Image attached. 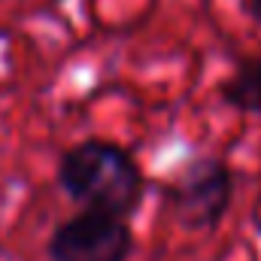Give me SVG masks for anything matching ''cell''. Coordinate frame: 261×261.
Here are the masks:
<instances>
[{"instance_id":"cell-1","label":"cell","mask_w":261,"mask_h":261,"mask_svg":"<svg viewBox=\"0 0 261 261\" xmlns=\"http://www.w3.org/2000/svg\"><path fill=\"white\" fill-rule=\"evenodd\" d=\"M58 186L76 203L116 216H134L146 195V179L130 152L110 140H82L58 161Z\"/></svg>"},{"instance_id":"cell-4","label":"cell","mask_w":261,"mask_h":261,"mask_svg":"<svg viewBox=\"0 0 261 261\" xmlns=\"http://www.w3.org/2000/svg\"><path fill=\"white\" fill-rule=\"evenodd\" d=\"M219 97H222V103L234 107L237 113L258 116L261 113V58H255V55L240 58L234 64V70L222 79Z\"/></svg>"},{"instance_id":"cell-2","label":"cell","mask_w":261,"mask_h":261,"mask_svg":"<svg viewBox=\"0 0 261 261\" xmlns=\"http://www.w3.org/2000/svg\"><path fill=\"white\" fill-rule=\"evenodd\" d=\"M234 200V173L216 155L192 158L170 182L167 203L179 228L186 231H216Z\"/></svg>"},{"instance_id":"cell-5","label":"cell","mask_w":261,"mask_h":261,"mask_svg":"<svg viewBox=\"0 0 261 261\" xmlns=\"http://www.w3.org/2000/svg\"><path fill=\"white\" fill-rule=\"evenodd\" d=\"M246 12L252 15V21L261 28V0H246Z\"/></svg>"},{"instance_id":"cell-3","label":"cell","mask_w":261,"mask_h":261,"mask_svg":"<svg viewBox=\"0 0 261 261\" xmlns=\"http://www.w3.org/2000/svg\"><path fill=\"white\" fill-rule=\"evenodd\" d=\"M134 234L125 216L103 210H82L64 219L49 237L52 261H128Z\"/></svg>"}]
</instances>
